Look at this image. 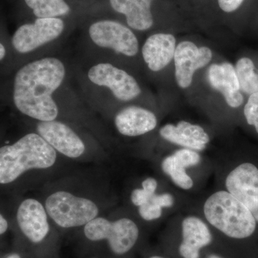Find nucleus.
Returning <instances> with one entry per match:
<instances>
[{
  "mask_svg": "<svg viewBox=\"0 0 258 258\" xmlns=\"http://www.w3.org/2000/svg\"><path fill=\"white\" fill-rule=\"evenodd\" d=\"M64 76V64L55 57H45L27 64L15 76V106L23 114L35 119L55 120L58 108L52 95L60 87Z\"/></svg>",
  "mask_w": 258,
  "mask_h": 258,
  "instance_id": "f257e3e1",
  "label": "nucleus"
},
{
  "mask_svg": "<svg viewBox=\"0 0 258 258\" xmlns=\"http://www.w3.org/2000/svg\"><path fill=\"white\" fill-rule=\"evenodd\" d=\"M56 158L55 149L40 135L27 134L13 145L0 148V184L13 182L30 169L50 168Z\"/></svg>",
  "mask_w": 258,
  "mask_h": 258,
  "instance_id": "f03ea898",
  "label": "nucleus"
},
{
  "mask_svg": "<svg viewBox=\"0 0 258 258\" xmlns=\"http://www.w3.org/2000/svg\"><path fill=\"white\" fill-rule=\"evenodd\" d=\"M204 214L213 227L231 238H247L256 229L253 215L228 191L212 194L204 205Z\"/></svg>",
  "mask_w": 258,
  "mask_h": 258,
  "instance_id": "7ed1b4c3",
  "label": "nucleus"
},
{
  "mask_svg": "<svg viewBox=\"0 0 258 258\" xmlns=\"http://www.w3.org/2000/svg\"><path fill=\"white\" fill-rule=\"evenodd\" d=\"M45 208L53 221L63 228L86 225L98 214V207L91 200L63 191L48 197Z\"/></svg>",
  "mask_w": 258,
  "mask_h": 258,
  "instance_id": "20e7f679",
  "label": "nucleus"
},
{
  "mask_svg": "<svg viewBox=\"0 0 258 258\" xmlns=\"http://www.w3.org/2000/svg\"><path fill=\"white\" fill-rule=\"evenodd\" d=\"M84 234L91 241L108 240L113 252L123 254L133 248L138 240L139 231L130 219L111 222L103 217H96L85 225Z\"/></svg>",
  "mask_w": 258,
  "mask_h": 258,
  "instance_id": "39448f33",
  "label": "nucleus"
},
{
  "mask_svg": "<svg viewBox=\"0 0 258 258\" xmlns=\"http://www.w3.org/2000/svg\"><path fill=\"white\" fill-rule=\"evenodd\" d=\"M91 40L98 46L113 49L128 57L139 52V41L130 29L118 22L102 20L89 28Z\"/></svg>",
  "mask_w": 258,
  "mask_h": 258,
  "instance_id": "423d86ee",
  "label": "nucleus"
},
{
  "mask_svg": "<svg viewBox=\"0 0 258 258\" xmlns=\"http://www.w3.org/2000/svg\"><path fill=\"white\" fill-rule=\"evenodd\" d=\"M64 30L61 19L37 18L35 23L22 25L15 32L13 45L20 53H28L57 38Z\"/></svg>",
  "mask_w": 258,
  "mask_h": 258,
  "instance_id": "0eeeda50",
  "label": "nucleus"
},
{
  "mask_svg": "<svg viewBox=\"0 0 258 258\" xmlns=\"http://www.w3.org/2000/svg\"><path fill=\"white\" fill-rule=\"evenodd\" d=\"M88 76L90 81L97 86L109 88L120 101H132L142 92L139 83L133 76L110 63L93 66L88 71Z\"/></svg>",
  "mask_w": 258,
  "mask_h": 258,
  "instance_id": "6e6552de",
  "label": "nucleus"
},
{
  "mask_svg": "<svg viewBox=\"0 0 258 258\" xmlns=\"http://www.w3.org/2000/svg\"><path fill=\"white\" fill-rule=\"evenodd\" d=\"M227 191L243 204L258 222V169L244 163L231 171L226 178Z\"/></svg>",
  "mask_w": 258,
  "mask_h": 258,
  "instance_id": "1a4fd4ad",
  "label": "nucleus"
},
{
  "mask_svg": "<svg viewBox=\"0 0 258 258\" xmlns=\"http://www.w3.org/2000/svg\"><path fill=\"white\" fill-rule=\"evenodd\" d=\"M213 53L210 47H198L191 41H182L176 45L174 60L178 86L187 88L192 83L194 74L212 60Z\"/></svg>",
  "mask_w": 258,
  "mask_h": 258,
  "instance_id": "9d476101",
  "label": "nucleus"
},
{
  "mask_svg": "<svg viewBox=\"0 0 258 258\" xmlns=\"http://www.w3.org/2000/svg\"><path fill=\"white\" fill-rule=\"evenodd\" d=\"M39 135L51 147L66 157L78 158L84 153V143L74 131L61 122L41 121L37 125Z\"/></svg>",
  "mask_w": 258,
  "mask_h": 258,
  "instance_id": "9b49d317",
  "label": "nucleus"
},
{
  "mask_svg": "<svg viewBox=\"0 0 258 258\" xmlns=\"http://www.w3.org/2000/svg\"><path fill=\"white\" fill-rule=\"evenodd\" d=\"M17 220L24 235L34 243L42 242L50 230L45 208L34 199H28L21 203Z\"/></svg>",
  "mask_w": 258,
  "mask_h": 258,
  "instance_id": "f8f14e48",
  "label": "nucleus"
},
{
  "mask_svg": "<svg viewBox=\"0 0 258 258\" xmlns=\"http://www.w3.org/2000/svg\"><path fill=\"white\" fill-rule=\"evenodd\" d=\"M208 78L210 86L223 95L229 106L235 108L242 104L244 98L240 92L235 69L232 64H212L209 68Z\"/></svg>",
  "mask_w": 258,
  "mask_h": 258,
  "instance_id": "ddd939ff",
  "label": "nucleus"
},
{
  "mask_svg": "<svg viewBox=\"0 0 258 258\" xmlns=\"http://www.w3.org/2000/svg\"><path fill=\"white\" fill-rule=\"evenodd\" d=\"M159 134L167 142L194 151H203L210 141L203 127L185 120H181L176 125H164Z\"/></svg>",
  "mask_w": 258,
  "mask_h": 258,
  "instance_id": "4468645a",
  "label": "nucleus"
},
{
  "mask_svg": "<svg viewBox=\"0 0 258 258\" xmlns=\"http://www.w3.org/2000/svg\"><path fill=\"white\" fill-rule=\"evenodd\" d=\"M176 47L175 37L169 33L151 35L142 47V55L149 69L159 72L174 59Z\"/></svg>",
  "mask_w": 258,
  "mask_h": 258,
  "instance_id": "2eb2a0df",
  "label": "nucleus"
},
{
  "mask_svg": "<svg viewBox=\"0 0 258 258\" xmlns=\"http://www.w3.org/2000/svg\"><path fill=\"white\" fill-rule=\"evenodd\" d=\"M182 242L179 251L183 258H200V249L208 246L212 235L208 226L197 217H188L181 224Z\"/></svg>",
  "mask_w": 258,
  "mask_h": 258,
  "instance_id": "dca6fc26",
  "label": "nucleus"
},
{
  "mask_svg": "<svg viewBox=\"0 0 258 258\" xmlns=\"http://www.w3.org/2000/svg\"><path fill=\"white\" fill-rule=\"evenodd\" d=\"M115 124L122 135L138 137L154 130L157 125V118L149 110L138 106H130L117 114Z\"/></svg>",
  "mask_w": 258,
  "mask_h": 258,
  "instance_id": "f3484780",
  "label": "nucleus"
},
{
  "mask_svg": "<svg viewBox=\"0 0 258 258\" xmlns=\"http://www.w3.org/2000/svg\"><path fill=\"white\" fill-rule=\"evenodd\" d=\"M201 157L196 151L182 149L166 157L161 163L163 171L181 189H191L193 180L186 174V168L198 165Z\"/></svg>",
  "mask_w": 258,
  "mask_h": 258,
  "instance_id": "a211bd4d",
  "label": "nucleus"
},
{
  "mask_svg": "<svg viewBox=\"0 0 258 258\" xmlns=\"http://www.w3.org/2000/svg\"><path fill=\"white\" fill-rule=\"evenodd\" d=\"M154 0H110L115 11L124 15L130 28L144 31L152 28L154 18L151 7Z\"/></svg>",
  "mask_w": 258,
  "mask_h": 258,
  "instance_id": "6ab92c4d",
  "label": "nucleus"
},
{
  "mask_svg": "<svg viewBox=\"0 0 258 258\" xmlns=\"http://www.w3.org/2000/svg\"><path fill=\"white\" fill-rule=\"evenodd\" d=\"M235 69L240 91L249 96L258 92V71L252 60L242 57L237 61Z\"/></svg>",
  "mask_w": 258,
  "mask_h": 258,
  "instance_id": "aec40b11",
  "label": "nucleus"
},
{
  "mask_svg": "<svg viewBox=\"0 0 258 258\" xmlns=\"http://www.w3.org/2000/svg\"><path fill=\"white\" fill-rule=\"evenodd\" d=\"M38 18H55L69 14L70 7L64 0H25Z\"/></svg>",
  "mask_w": 258,
  "mask_h": 258,
  "instance_id": "412c9836",
  "label": "nucleus"
},
{
  "mask_svg": "<svg viewBox=\"0 0 258 258\" xmlns=\"http://www.w3.org/2000/svg\"><path fill=\"white\" fill-rule=\"evenodd\" d=\"M244 115L247 123L254 125L258 134V92L249 96L244 106Z\"/></svg>",
  "mask_w": 258,
  "mask_h": 258,
  "instance_id": "4be33fe9",
  "label": "nucleus"
},
{
  "mask_svg": "<svg viewBox=\"0 0 258 258\" xmlns=\"http://www.w3.org/2000/svg\"><path fill=\"white\" fill-rule=\"evenodd\" d=\"M139 211L140 216L147 221L157 220L162 215V208L153 203L150 199L147 203L139 207Z\"/></svg>",
  "mask_w": 258,
  "mask_h": 258,
  "instance_id": "5701e85b",
  "label": "nucleus"
},
{
  "mask_svg": "<svg viewBox=\"0 0 258 258\" xmlns=\"http://www.w3.org/2000/svg\"><path fill=\"white\" fill-rule=\"evenodd\" d=\"M154 195V194L149 192L144 188L136 189L132 191V195H131V200H132V203L135 206L140 207L144 204L147 203L149 199L152 198Z\"/></svg>",
  "mask_w": 258,
  "mask_h": 258,
  "instance_id": "b1692460",
  "label": "nucleus"
},
{
  "mask_svg": "<svg viewBox=\"0 0 258 258\" xmlns=\"http://www.w3.org/2000/svg\"><path fill=\"white\" fill-rule=\"evenodd\" d=\"M150 200L161 208H171L174 205V198L170 194L165 193L162 195L154 194Z\"/></svg>",
  "mask_w": 258,
  "mask_h": 258,
  "instance_id": "393cba45",
  "label": "nucleus"
},
{
  "mask_svg": "<svg viewBox=\"0 0 258 258\" xmlns=\"http://www.w3.org/2000/svg\"><path fill=\"white\" fill-rule=\"evenodd\" d=\"M244 0H218L219 6L222 11L230 13L238 9Z\"/></svg>",
  "mask_w": 258,
  "mask_h": 258,
  "instance_id": "a878e982",
  "label": "nucleus"
},
{
  "mask_svg": "<svg viewBox=\"0 0 258 258\" xmlns=\"http://www.w3.org/2000/svg\"><path fill=\"white\" fill-rule=\"evenodd\" d=\"M157 186V180L152 177L147 178L142 182V188L147 190V191L152 194H155Z\"/></svg>",
  "mask_w": 258,
  "mask_h": 258,
  "instance_id": "bb28decb",
  "label": "nucleus"
},
{
  "mask_svg": "<svg viewBox=\"0 0 258 258\" xmlns=\"http://www.w3.org/2000/svg\"><path fill=\"white\" fill-rule=\"evenodd\" d=\"M8 223L4 217L0 214V235L4 234L8 230Z\"/></svg>",
  "mask_w": 258,
  "mask_h": 258,
  "instance_id": "cd10ccee",
  "label": "nucleus"
},
{
  "mask_svg": "<svg viewBox=\"0 0 258 258\" xmlns=\"http://www.w3.org/2000/svg\"><path fill=\"white\" fill-rule=\"evenodd\" d=\"M5 54H6V50H5L4 45L0 43V60L4 58Z\"/></svg>",
  "mask_w": 258,
  "mask_h": 258,
  "instance_id": "c85d7f7f",
  "label": "nucleus"
},
{
  "mask_svg": "<svg viewBox=\"0 0 258 258\" xmlns=\"http://www.w3.org/2000/svg\"><path fill=\"white\" fill-rule=\"evenodd\" d=\"M7 258H21L18 254H12L11 255L8 256Z\"/></svg>",
  "mask_w": 258,
  "mask_h": 258,
  "instance_id": "c756f323",
  "label": "nucleus"
},
{
  "mask_svg": "<svg viewBox=\"0 0 258 258\" xmlns=\"http://www.w3.org/2000/svg\"><path fill=\"white\" fill-rule=\"evenodd\" d=\"M208 258H222L220 257V256L216 255V254H211V255L209 256Z\"/></svg>",
  "mask_w": 258,
  "mask_h": 258,
  "instance_id": "7c9ffc66",
  "label": "nucleus"
},
{
  "mask_svg": "<svg viewBox=\"0 0 258 258\" xmlns=\"http://www.w3.org/2000/svg\"><path fill=\"white\" fill-rule=\"evenodd\" d=\"M149 258H165V257H161V256H152V257H151Z\"/></svg>",
  "mask_w": 258,
  "mask_h": 258,
  "instance_id": "2f4dec72",
  "label": "nucleus"
}]
</instances>
